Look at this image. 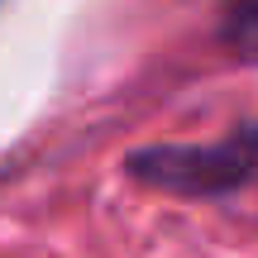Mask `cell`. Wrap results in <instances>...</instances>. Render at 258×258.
Returning <instances> with one entry per match:
<instances>
[{
	"label": "cell",
	"instance_id": "1",
	"mask_svg": "<svg viewBox=\"0 0 258 258\" xmlns=\"http://www.w3.org/2000/svg\"><path fill=\"white\" fill-rule=\"evenodd\" d=\"M124 177L177 201H230L258 182V120L206 144H144L124 158Z\"/></svg>",
	"mask_w": 258,
	"mask_h": 258
},
{
	"label": "cell",
	"instance_id": "2",
	"mask_svg": "<svg viewBox=\"0 0 258 258\" xmlns=\"http://www.w3.org/2000/svg\"><path fill=\"white\" fill-rule=\"evenodd\" d=\"M215 38L244 57H258V0H225L215 15Z\"/></svg>",
	"mask_w": 258,
	"mask_h": 258
}]
</instances>
